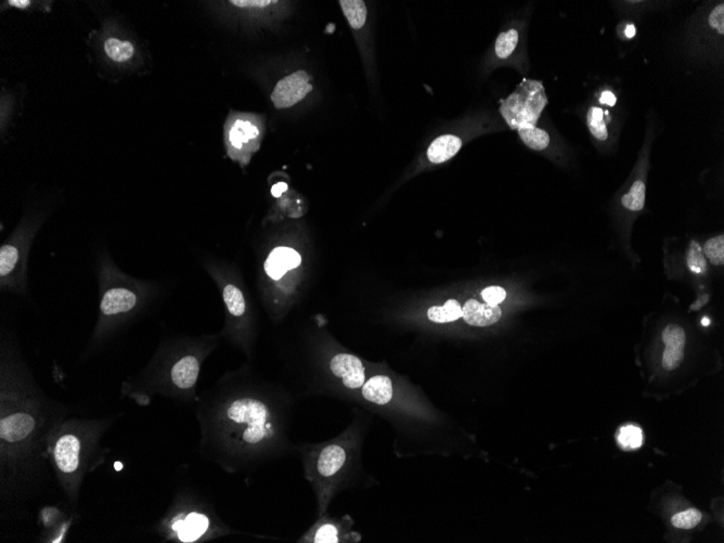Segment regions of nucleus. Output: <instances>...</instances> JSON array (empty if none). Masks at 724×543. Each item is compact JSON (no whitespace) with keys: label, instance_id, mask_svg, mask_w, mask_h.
<instances>
[{"label":"nucleus","instance_id":"7ed1b4c3","mask_svg":"<svg viewBox=\"0 0 724 543\" xmlns=\"http://www.w3.org/2000/svg\"><path fill=\"white\" fill-rule=\"evenodd\" d=\"M94 271L98 285L99 314L88 347L90 353L146 316L164 291V285L158 280L134 277L121 270L108 251L97 254Z\"/></svg>","mask_w":724,"mask_h":543},{"label":"nucleus","instance_id":"7c9ffc66","mask_svg":"<svg viewBox=\"0 0 724 543\" xmlns=\"http://www.w3.org/2000/svg\"><path fill=\"white\" fill-rule=\"evenodd\" d=\"M230 4L239 8H265L274 3L270 0H232Z\"/></svg>","mask_w":724,"mask_h":543},{"label":"nucleus","instance_id":"9b49d317","mask_svg":"<svg viewBox=\"0 0 724 543\" xmlns=\"http://www.w3.org/2000/svg\"><path fill=\"white\" fill-rule=\"evenodd\" d=\"M477 125L464 119L457 123L448 133L437 136L426 149V158L435 165L445 163L459 153L468 137L473 133H480L476 129Z\"/></svg>","mask_w":724,"mask_h":543},{"label":"nucleus","instance_id":"f257e3e1","mask_svg":"<svg viewBox=\"0 0 724 543\" xmlns=\"http://www.w3.org/2000/svg\"><path fill=\"white\" fill-rule=\"evenodd\" d=\"M293 398L249 369L229 372L200 400L202 454L228 473H244L295 450Z\"/></svg>","mask_w":724,"mask_h":543},{"label":"nucleus","instance_id":"a878e982","mask_svg":"<svg viewBox=\"0 0 724 543\" xmlns=\"http://www.w3.org/2000/svg\"><path fill=\"white\" fill-rule=\"evenodd\" d=\"M688 266L693 273H704L707 270V263L704 253L696 241H692L686 256Z\"/></svg>","mask_w":724,"mask_h":543},{"label":"nucleus","instance_id":"4468645a","mask_svg":"<svg viewBox=\"0 0 724 543\" xmlns=\"http://www.w3.org/2000/svg\"><path fill=\"white\" fill-rule=\"evenodd\" d=\"M666 349L663 356V366L667 371H672L684 360L686 332L681 327L669 324L663 333Z\"/></svg>","mask_w":724,"mask_h":543},{"label":"nucleus","instance_id":"f8f14e48","mask_svg":"<svg viewBox=\"0 0 724 543\" xmlns=\"http://www.w3.org/2000/svg\"><path fill=\"white\" fill-rule=\"evenodd\" d=\"M310 77L305 71H297L276 84L271 94V102L276 109H286L302 102L313 89Z\"/></svg>","mask_w":724,"mask_h":543},{"label":"nucleus","instance_id":"20e7f679","mask_svg":"<svg viewBox=\"0 0 724 543\" xmlns=\"http://www.w3.org/2000/svg\"><path fill=\"white\" fill-rule=\"evenodd\" d=\"M203 267L217 285L224 303L225 322L220 336L251 360L257 337V319L240 270L234 264L216 259L204 261Z\"/></svg>","mask_w":724,"mask_h":543},{"label":"nucleus","instance_id":"423d86ee","mask_svg":"<svg viewBox=\"0 0 724 543\" xmlns=\"http://www.w3.org/2000/svg\"><path fill=\"white\" fill-rule=\"evenodd\" d=\"M44 219V212L26 216L0 248V290L4 293L28 295L31 246Z\"/></svg>","mask_w":724,"mask_h":543},{"label":"nucleus","instance_id":"bb28decb","mask_svg":"<svg viewBox=\"0 0 724 543\" xmlns=\"http://www.w3.org/2000/svg\"><path fill=\"white\" fill-rule=\"evenodd\" d=\"M701 518H703V515L698 510L690 509L676 514L672 517L671 522L674 527L680 528V530H692L698 525Z\"/></svg>","mask_w":724,"mask_h":543},{"label":"nucleus","instance_id":"b1692460","mask_svg":"<svg viewBox=\"0 0 724 543\" xmlns=\"http://www.w3.org/2000/svg\"><path fill=\"white\" fill-rule=\"evenodd\" d=\"M645 184L642 180H637L631 187L630 191L622 197V207L633 212L642 211L645 204Z\"/></svg>","mask_w":724,"mask_h":543},{"label":"nucleus","instance_id":"cd10ccee","mask_svg":"<svg viewBox=\"0 0 724 543\" xmlns=\"http://www.w3.org/2000/svg\"><path fill=\"white\" fill-rule=\"evenodd\" d=\"M704 253L713 265H723L724 263V238L723 236H715L707 241L704 246Z\"/></svg>","mask_w":724,"mask_h":543},{"label":"nucleus","instance_id":"f3484780","mask_svg":"<svg viewBox=\"0 0 724 543\" xmlns=\"http://www.w3.org/2000/svg\"><path fill=\"white\" fill-rule=\"evenodd\" d=\"M342 540V530L337 522L320 520L303 534L297 542L300 543H337Z\"/></svg>","mask_w":724,"mask_h":543},{"label":"nucleus","instance_id":"2f4dec72","mask_svg":"<svg viewBox=\"0 0 724 543\" xmlns=\"http://www.w3.org/2000/svg\"><path fill=\"white\" fill-rule=\"evenodd\" d=\"M616 96L612 94L610 90H606L602 94L601 98H600V102L602 104H606V106H614L616 104Z\"/></svg>","mask_w":724,"mask_h":543},{"label":"nucleus","instance_id":"1a4fd4ad","mask_svg":"<svg viewBox=\"0 0 724 543\" xmlns=\"http://www.w3.org/2000/svg\"><path fill=\"white\" fill-rule=\"evenodd\" d=\"M548 104L546 89L539 80L524 79L517 90L500 102L501 116L513 131L537 126Z\"/></svg>","mask_w":724,"mask_h":543},{"label":"nucleus","instance_id":"393cba45","mask_svg":"<svg viewBox=\"0 0 724 543\" xmlns=\"http://www.w3.org/2000/svg\"><path fill=\"white\" fill-rule=\"evenodd\" d=\"M642 431L639 427L628 425L620 429L618 435V444L625 450L637 449L642 445Z\"/></svg>","mask_w":724,"mask_h":543},{"label":"nucleus","instance_id":"4be33fe9","mask_svg":"<svg viewBox=\"0 0 724 543\" xmlns=\"http://www.w3.org/2000/svg\"><path fill=\"white\" fill-rule=\"evenodd\" d=\"M517 133H519L524 145L527 146L529 149L535 150V151H544L550 145V135L548 131L539 128V127L521 128L517 131Z\"/></svg>","mask_w":724,"mask_h":543},{"label":"nucleus","instance_id":"412c9836","mask_svg":"<svg viewBox=\"0 0 724 543\" xmlns=\"http://www.w3.org/2000/svg\"><path fill=\"white\" fill-rule=\"evenodd\" d=\"M428 316L433 322L447 324V322H453V321L461 318L463 316V312H462V307L458 300H449L441 307V306L431 307L428 309Z\"/></svg>","mask_w":724,"mask_h":543},{"label":"nucleus","instance_id":"f704fd0d","mask_svg":"<svg viewBox=\"0 0 724 543\" xmlns=\"http://www.w3.org/2000/svg\"><path fill=\"white\" fill-rule=\"evenodd\" d=\"M635 33H637V30H635V26L633 24L627 26L626 30H625V35H626L627 38H633L635 36Z\"/></svg>","mask_w":724,"mask_h":543},{"label":"nucleus","instance_id":"72a5a7b5","mask_svg":"<svg viewBox=\"0 0 724 543\" xmlns=\"http://www.w3.org/2000/svg\"><path fill=\"white\" fill-rule=\"evenodd\" d=\"M286 190V185L283 184V182H279V184L276 185V186H274L271 192L272 194H274V197H280V195H281L282 193H283L284 191Z\"/></svg>","mask_w":724,"mask_h":543},{"label":"nucleus","instance_id":"6ab92c4d","mask_svg":"<svg viewBox=\"0 0 724 543\" xmlns=\"http://www.w3.org/2000/svg\"><path fill=\"white\" fill-rule=\"evenodd\" d=\"M135 46L129 40L110 37L104 42V53L113 62L126 63L135 55Z\"/></svg>","mask_w":724,"mask_h":543},{"label":"nucleus","instance_id":"39448f33","mask_svg":"<svg viewBox=\"0 0 724 543\" xmlns=\"http://www.w3.org/2000/svg\"><path fill=\"white\" fill-rule=\"evenodd\" d=\"M356 439L357 434L348 431L334 441L295 446V451L300 454L305 477L317 495L320 515L327 510L332 493L350 466L357 446Z\"/></svg>","mask_w":724,"mask_h":543},{"label":"nucleus","instance_id":"5701e85b","mask_svg":"<svg viewBox=\"0 0 724 543\" xmlns=\"http://www.w3.org/2000/svg\"><path fill=\"white\" fill-rule=\"evenodd\" d=\"M604 116H605V112L601 108H598V106H592L588 111V127H589L593 137L599 140V141H605L608 137Z\"/></svg>","mask_w":724,"mask_h":543},{"label":"nucleus","instance_id":"6e6552de","mask_svg":"<svg viewBox=\"0 0 724 543\" xmlns=\"http://www.w3.org/2000/svg\"><path fill=\"white\" fill-rule=\"evenodd\" d=\"M164 532L172 540L195 543L231 534V530L203 502L181 495L165 520Z\"/></svg>","mask_w":724,"mask_h":543},{"label":"nucleus","instance_id":"c9c22d12","mask_svg":"<svg viewBox=\"0 0 724 543\" xmlns=\"http://www.w3.org/2000/svg\"><path fill=\"white\" fill-rule=\"evenodd\" d=\"M701 324L704 327H708L709 324H711V320H709V318H707V317H705V318L701 320Z\"/></svg>","mask_w":724,"mask_h":543},{"label":"nucleus","instance_id":"473e14b6","mask_svg":"<svg viewBox=\"0 0 724 543\" xmlns=\"http://www.w3.org/2000/svg\"><path fill=\"white\" fill-rule=\"evenodd\" d=\"M7 4L10 7L16 8V9H26L32 5L30 0H9Z\"/></svg>","mask_w":724,"mask_h":543},{"label":"nucleus","instance_id":"c85d7f7f","mask_svg":"<svg viewBox=\"0 0 724 543\" xmlns=\"http://www.w3.org/2000/svg\"><path fill=\"white\" fill-rule=\"evenodd\" d=\"M482 296L489 305H499L507 297V292L500 287H489L482 292Z\"/></svg>","mask_w":724,"mask_h":543},{"label":"nucleus","instance_id":"dca6fc26","mask_svg":"<svg viewBox=\"0 0 724 543\" xmlns=\"http://www.w3.org/2000/svg\"><path fill=\"white\" fill-rule=\"evenodd\" d=\"M361 396L364 400L375 406H385L393 399V380L389 375L384 374L371 376L361 388Z\"/></svg>","mask_w":724,"mask_h":543},{"label":"nucleus","instance_id":"0eeeda50","mask_svg":"<svg viewBox=\"0 0 724 543\" xmlns=\"http://www.w3.org/2000/svg\"><path fill=\"white\" fill-rule=\"evenodd\" d=\"M92 427L82 424H65L53 437L50 446L53 466L59 481L72 497H77L78 484L86 470L94 445Z\"/></svg>","mask_w":724,"mask_h":543},{"label":"nucleus","instance_id":"9d476101","mask_svg":"<svg viewBox=\"0 0 724 543\" xmlns=\"http://www.w3.org/2000/svg\"><path fill=\"white\" fill-rule=\"evenodd\" d=\"M259 129L249 117L245 115L230 117L226 126V143L228 154L241 165H247L259 143Z\"/></svg>","mask_w":724,"mask_h":543},{"label":"nucleus","instance_id":"2eb2a0df","mask_svg":"<svg viewBox=\"0 0 724 543\" xmlns=\"http://www.w3.org/2000/svg\"><path fill=\"white\" fill-rule=\"evenodd\" d=\"M466 324L474 327H489L497 324L502 316V310L498 305L480 304L476 300H468L462 308Z\"/></svg>","mask_w":724,"mask_h":543},{"label":"nucleus","instance_id":"f03ea898","mask_svg":"<svg viewBox=\"0 0 724 543\" xmlns=\"http://www.w3.org/2000/svg\"><path fill=\"white\" fill-rule=\"evenodd\" d=\"M220 339V334H210L161 341L148 366L124 383V392L134 397L160 394L185 402L198 400L202 365Z\"/></svg>","mask_w":724,"mask_h":543},{"label":"nucleus","instance_id":"c756f323","mask_svg":"<svg viewBox=\"0 0 724 543\" xmlns=\"http://www.w3.org/2000/svg\"><path fill=\"white\" fill-rule=\"evenodd\" d=\"M709 26L717 31L720 35L724 34V5L720 4L711 11L709 16Z\"/></svg>","mask_w":724,"mask_h":543},{"label":"nucleus","instance_id":"ddd939ff","mask_svg":"<svg viewBox=\"0 0 724 543\" xmlns=\"http://www.w3.org/2000/svg\"><path fill=\"white\" fill-rule=\"evenodd\" d=\"M329 369L347 390H361L366 383V368L361 359L352 353H336L330 359Z\"/></svg>","mask_w":724,"mask_h":543},{"label":"nucleus","instance_id":"aec40b11","mask_svg":"<svg viewBox=\"0 0 724 543\" xmlns=\"http://www.w3.org/2000/svg\"><path fill=\"white\" fill-rule=\"evenodd\" d=\"M340 5L352 30H359L366 26L368 9H367L364 1L362 0H340Z\"/></svg>","mask_w":724,"mask_h":543},{"label":"nucleus","instance_id":"a211bd4d","mask_svg":"<svg viewBox=\"0 0 724 543\" xmlns=\"http://www.w3.org/2000/svg\"><path fill=\"white\" fill-rule=\"evenodd\" d=\"M519 39H521V35H519L517 28H509V30L500 33L495 43V57L500 61L509 60L517 51Z\"/></svg>","mask_w":724,"mask_h":543}]
</instances>
